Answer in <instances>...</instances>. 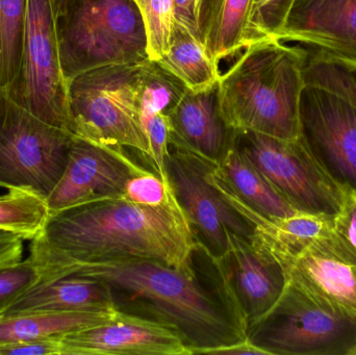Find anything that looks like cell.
Returning <instances> with one entry per match:
<instances>
[{
  "instance_id": "30bf717a",
  "label": "cell",
  "mask_w": 356,
  "mask_h": 355,
  "mask_svg": "<svg viewBox=\"0 0 356 355\" xmlns=\"http://www.w3.org/2000/svg\"><path fill=\"white\" fill-rule=\"evenodd\" d=\"M167 173L199 248L211 261L227 254L229 233L252 240L254 226L222 195L209 177L211 163L169 146Z\"/></svg>"
},
{
  "instance_id": "f546056e",
  "label": "cell",
  "mask_w": 356,
  "mask_h": 355,
  "mask_svg": "<svg viewBox=\"0 0 356 355\" xmlns=\"http://www.w3.org/2000/svg\"><path fill=\"white\" fill-rule=\"evenodd\" d=\"M334 229L356 251V189L348 183L340 210L334 216Z\"/></svg>"
},
{
  "instance_id": "52a82bcc",
  "label": "cell",
  "mask_w": 356,
  "mask_h": 355,
  "mask_svg": "<svg viewBox=\"0 0 356 355\" xmlns=\"http://www.w3.org/2000/svg\"><path fill=\"white\" fill-rule=\"evenodd\" d=\"M73 139L0 90V188L27 190L47 199L64 172Z\"/></svg>"
},
{
  "instance_id": "1f68e13d",
  "label": "cell",
  "mask_w": 356,
  "mask_h": 355,
  "mask_svg": "<svg viewBox=\"0 0 356 355\" xmlns=\"http://www.w3.org/2000/svg\"><path fill=\"white\" fill-rule=\"evenodd\" d=\"M199 4L200 0H175V21L198 40Z\"/></svg>"
},
{
  "instance_id": "e0dca14e",
  "label": "cell",
  "mask_w": 356,
  "mask_h": 355,
  "mask_svg": "<svg viewBox=\"0 0 356 355\" xmlns=\"http://www.w3.org/2000/svg\"><path fill=\"white\" fill-rule=\"evenodd\" d=\"M168 118L171 147L218 165L234 146L236 131L222 114L218 83L202 91L186 90Z\"/></svg>"
},
{
  "instance_id": "2e32d148",
  "label": "cell",
  "mask_w": 356,
  "mask_h": 355,
  "mask_svg": "<svg viewBox=\"0 0 356 355\" xmlns=\"http://www.w3.org/2000/svg\"><path fill=\"white\" fill-rule=\"evenodd\" d=\"M275 39L356 64V0H294Z\"/></svg>"
},
{
  "instance_id": "f1b7e54d",
  "label": "cell",
  "mask_w": 356,
  "mask_h": 355,
  "mask_svg": "<svg viewBox=\"0 0 356 355\" xmlns=\"http://www.w3.org/2000/svg\"><path fill=\"white\" fill-rule=\"evenodd\" d=\"M175 195L171 183H166L158 173L145 171L129 179L123 198L143 204L159 206L167 204Z\"/></svg>"
},
{
  "instance_id": "d6986e66",
  "label": "cell",
  "mask_w": 356,
  "mask_h": 355,
  "mask_svg": "<svg viewBox=\"0 0 356 355\" xmlns=\"http://www.w3.org/2000/svg\"><path fill=\"white\" fill-rule=\"evenodd\" d=\"M251 4L252 0H200L199 41L217 64L246 47Z\"/></svg>"
},
{
  "instance_id": "7c38bea8",
  "label": "cell",
  "mask_w": 356,
  "mask_h": 355,
  "mask_svg": "<svg viewBox=\"0 0 356 355\" xmlns=\"http://www.w3.org/2000/svg\"><path fill=\"white\" fill-rule=\"evenodd\" d=\"M286 283L322 308L356 324V251L334 231L280 263Z\"/></svg>"
},
{
  "instance_id": "ac0fdd59",
  "label": "cell",
  "mask_w": 356,
  "mask_h": 355,
  "mask_svg": "<svg viewBox=\"0 0 356 355\" xmlns=\"http://www.w3.org/2000/svg\"><path fill=\"white\" fill-rule=\"evenodd\" d=\"M117 311L110 287L83 275L40 279L17 298L2 316L29 313H108Z\"/></svg>"
},
{
  "instance_id": "d4e9b609",
  "label": "cell",
  "mask_w": 356,
  "mask_h": 355,
  "mask_svg": "<svg viewBox=\"0 0 356 355\" xmlns=\"http://www.w3.org/2000/svg\"><path fill=\"white\" fill-rule=\"evenodd\" d=\"M305 50L307 52L303 67L305 83L334 92L356 108V64Z\"/></svg>"
},
{
  "instance_id": "4316f807",
  "label": "cell",
  "mask_w": 356,
  "mask_h": 355,
  "mask_svg": "<svg viewBox=\"0 0 356 355\" xmlns=\"http://www.w3.org/2000/svg\"><path fill=\"white\" fill-rule=\"evenodd\" d=\"M293 1L294 0H252L246 31V47L264 40L275 39Z\"/></svg>"
},
{
  "instance_id": "3957f363",
  "label": "cell",
  "mask_w": 356,
  "mask_h": 355,
  "mask_svg": "<svg viewBox=\"0 0 356 355\" xmlns=\"http://www.w3.org/2000/svg\"><path fill=\"white\" fill-rule=\"evenodd\" d=\"M243 50L218 83L226 122L236 131L298 139L307 50L277 39L264 40Z\"/></svg>"
},
{
  "instance_id": "7402d4cb",
  "label": "cell",
  "mask_w": 356,
  "mask_h": 355,
  "mask_svg": "<svg viewBox=\"0 0 356 355\" xmlns=\"http://www.w3.org/2000/svg\"><path fill=\"white\" fill-rule=\"evenodd\" d=\"M191 91H202L219 83V64L203 44L175 21L168 51L156 60Z\"/></svg>"
},
{
  "instance_id": "7a4b0ae2",
  "label": "cell",
  "mask_w": 356,
  "mask_h": 355,
  "mask_svg": "<svg viewBox=\"0 0 356 355\" xmlns=\"http://www.w3.org/2000/svg\"><path fill=\"white\" fill-rule=\"evenodd\" d=\"M70 274L104 281L117 311L175 329L192 355L246 339L221 288H207L195 265L179 269L149 258H108L75 265L56 277Z\"/></svg>"
},
{
  "instance_id": "9c48e42d",
  "label": "cell",
  "mask_w": 356,
  "mask_h": 355,
  "mask_svg": "<svg viewBox=\"0 0 356 355\" xmlns=\"http://www.w3.org/2000/svg\"><path fill=\"white\" fill-rule=\"evenodd\" d=\"M6 93L13 101L44 122L71 133L54 0H27L20 72Z\"/></svg>"
},
{
  "instance_id": "ffe728a7",
  "label": "cell",
  "mask_w": 356,
  "mask_h": 355,
  "mask_svg": "<svg viewBox=\"0 0 356 355\" xmlns=\"http://www.w3.org/2000/svg\"><path fill=\"white\" fill-rule=\"evenodd\" d=\"M216 170L236 197L264 218H286L300 212L238 151L234 144L220 164L216 165Z\"/></svg>"
},
{
  "instance_id": "5b68a950",
  "label": "cell",
  "mask_w": 356,
  "mask_h": 355,
  "mask_svg": "<svg viewBox=\"0 0 356 355\" xmlns=\"http://www.w3.org/2000/svg\"><path fill=\"white\" fill-rule=\"evenodd\" d=\"M144 62L99 67L67 83L73 135L131 148L149 162V143L140 118Z\"/></svg>"
},
{
  "instance_id": "484cf974",
  "label": "cell",
  "mask_w": 356,
  "mask_h": 355,
  "mask_svg": "<svg viewBox=\"0 0 356 355\" xmlns=\"http://www.w3.org/2000/svg\"><path fill=\"white\" fill-rule=\"evenodd\" d=\"M147 33L148 53L158 60L168 51L175 24V0H136Z\"/></svg>"
},
{
  "instance_id": "d6a6232c",
  "label": "cell",
  "mask_w": 356,
  "mask_h": 355,
  "mask_svg": "<svg viewBox=\"0 0 356 355\" xmlns=\"http://www.w3.org/2000/svg\"><path fill=\"white\" fill-rule=\"evenodd\" d=\"M22 241L14 233L0 231V265L22 261Z\"/></svg>"
},
{
  "instance_id": "83f0119b",
  "label": "cell",
  "mask_w": 356,
  "mask_h": 355,
  "mask_svg": "<svg viewBox=\"0 0 356 355\" xmlns=\"http://www.w3.org/2000/svg\"><path fill=\"white\" fill-rule=\"evenodd\" d=\"M40 279L39 269L29 258L20 262L0 265V317L17 298Z\"/></svg>"
},
{
  "instance_id": "cb8c5ba5",
  "label": "cell",
  "mask_w": 356,
  "mask_h": 355,
  "mask_svg": "<svg viewBox=\"0 0 356 355\" xmlns=\"http://www.w3.org/2000/svg\"><path fill=\"white\" fill-rule=\"evenodd\" d=\"M49 217L47 202L33 192L8 189L0 196V231L33 241Z\"/></svg>"
},
{
  "instance_id": "ba28073f",
  "label": "cell",
  "mask_w": 356,
  "mask_h": 355,
  "mask_svg": "<svg viewBox=\"0 0 356 355\" xmlns=\"http://www.w3.org/2000/svg\"><path fill=\"white\" fill-rule=\"evenodd\" d=\"M246 338L267 355H353L356 324L286 283L276 304Z\"/></svg>"
},
{
  "instance_id": "9a60e30c",
  "label": "cell",
  "mask_w": 356,
  "mask_h": 355,
  "mask_svg": "<svg viewBox=\"0 0 356 355\" xmlns=\"http://www.w3.org/2000/svg\"><path fill=\"white\" fill-rule=\"evenodd\" d=\"M63 355H192L170 327L127 313L60 337Z\"/></svg>"
},
{
  "instance_id": "6da1fadb",
  "label": "cell",
  "mask_w": 356,
  "mask_h": 355,
  "mask_svg": "<svg viewBox=\"0 0 356 355\" xmlns=\"http://www.w3.org/2000/svg\"><path fill=\"white\" fill-rule=\"evenodd\" d=\"M198 250L175 194L159 206L120 197L50 214L31 241L29 258L41 279H49L75 265L116 258H149L186 269Z\"/></svg>"
},
{
  "instance_id": "44dd1931",
  "label": "cell",
  "mask_w": 356,
  "mask_h": 355,
  "mask_svg": "<svg viewBox=\"0 0 356 355\" xmlns=\"http://www.w3.org/2000/svg\"><path fill=\"white\" fill-rule=\"evenodd\" d=\"M118 311L108 313L45 312L0 317V345L60 338L102 324Z\"/></svg>"
},
{
  "instance_id": "4fadbf2b",
  "label": "cell",
  "mask_w": 356,
  "mask_h": 355,
  "mask_svg": "<svg viewBox=\"0 0 356 355\" xmlns=\"http://www.w3.org/2000/svg\"><path fill=\"white\" fill-rule=\"evenodd\" d=\"M145 171L127 148L100 145L74 135L64 172L46 199L49 215L123 197L129 179Z\"/></svg>"
},
{
  "instance_id": "603a6c76",
  "label": "cell",
  "mask_w": 356,
  "mask_h": 355,
  "mask_svg": "<svg viewBox=\"0 0 356 355\" xmlns=\"http://www.w3.org/2000/svg\"><path fill=\"white\" fill-rule=\"evenodd\" d=\"M27 0H0V90L8 91L20 72Z\"/></svg>"
},
{
  "instance_id": "8fae6325",
  "label": "cell",
  "mask_w": 356,
  "mask_h": 355,
  "mask_svg": "<svg viewBox=\"0 0 356 355\" xmlns=\"http://www.w3.org/2000/svg\"><path fill=\"white\" fill-rule=\"evenodd\" d=\"M228 244L225 256L211 262L234 319L247 336L282 295L286 273L280 263L254 239L229 233Z\"/></svg>"
},
{
  "instance_id": "277c9868",
  "label": "cell",
  "mask_w": 356,
  "mask_h": 355,
  "mask_svg": "<svg viewBox=\"0 0 356 355\" xmlns=\"http://www.w3.org/2000/svg\"><path fill=\"white\" fill-rule=\"evenodd\" d=\"M60 67L68 83L110 65L150 60L136 0H54Z\"/></svg>"
},
{
  "instance_id": "e575fe53",
  "label": "cell",
  "mask_w": 356,
  "mask_h": 355,
  "mask_svg": "<svg viewBox=\"0 0 356 355\" xmlns=\"http://www.w3.org/2000/svg\"><path fill=\"white\" fill-rule=\"evenodd\" d=\"M353 355H356V348L355 350H353Z\"/></svg>"
},
{
  "instance_id": "5bb4252c",
  "label": "cell",
  "mask_w": 356,
  "mask_h": 355,
  "mask_svg": "<svg viewBox=\"0 0 356 355\" xmlns=\"http://www.w3.org/2000/svg\"><path fill=\"white\" fill-rule=\"evenodd\" d=\"M301 135L334 175L356 189V108L319 85L305 83L300 101Z\"/></svg>"
},
{
  "instance_id": "836d02e7",
  "label": "cell",
  "mask_w": 356,
  "mask_h": 355,
  "mask_svg": "<svg viewBox=\"0 0 356 355\" xmlns=\"http://www.w3.org/2000/svg\"><path fill=\"white\" fill-rule=\"evenodd\" d=\"M207 354L213 355H245V354H259L267 355L264 350L255 346L252 342L248 339L243 340L238 343L230 344V345L222 346V347L213 348L209 350Z\"/></svg>"
},
{
  "instance_id": "8992f818",
  "label": "cell",
  "mask_w": 356,
  "mask_h": 355,
  "mask_svg": "<svg viewBox=\"0 0 356 355\" xmlns=\"http://www.w3.org/2000/svg\"><path fill=\"white\" fill-rule=\"evenodd\" d=\"M234 146L300 212L334 217L346 183L341 181L302 135L282 140L236 131Z\"/></svg>"
},
{
  "instance_id": "4dcf8cb0",
  "label": "cell",
  "mask_w": 356,
  "mask_h": 355,
  "mask_svg": "<svg viewBox=\"0 0 356 355\" xmlns=\"http://www.w3.org/2000/svg\"><path fill=\"white\" fill-rule=\"evenodd\" d=\"M0 355H63L60 338L0 345Z\"/></svg>"
}]
</instances>
